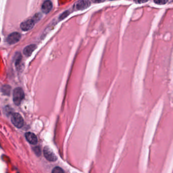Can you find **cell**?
<instances>
[{"label":"cell","instance_id":"6da1fadb","mask_svg":"<svg viewBox=\"0 0 173 173\" xmlns=\"http://www.w3.org/2000/svg\"><path fill=\"white\" fill-rule=\"evenodd\" d=\"M161 110L148 149L145 173H167L173 150V99L168 93Z\"/></svg>","mask_w":173,"mask_h":173},{"label":"cell","instance_id":"7a4b0ae2","mask_svg":"<svg viewBox=\"0 0 173 173\" xmlns=\"http://www.w3.org/2000/svg\"><path fill=\"white\" fill-rule=\"evenodd\" d=\"M149 119L139 110L134 116L124 138V148L117 165L119 172H142V157Z\"/></svg>","mask_w":173,"mask_h":173},{"label":"cell","instance_id":"3957f363","mask_svg":"<svg viewBox=\"0 0 173 173\" xmlns=\"http://www.w3.org/2000/svg\"><path fill=\"white\" fill-rule=\"evenodd\" d=\"M24 97V92L20 87H17L13 90V100L15 104L19 106Z\"/></svg>","mask_w":173,"mask_h":173},{"label":"cell","instance_id":"277c9868","mask_svg":"<svg viewBox=\"0 0 173 173\" xmlns=\"http://www.w3.org/2000/svg\"><path fill=\"white\" fill-rule=\"evenodd\" d=\"M11 121L14 126L17 128H21L24 124L23 117L19 113H14L11 116Z\"/></svg>","mask_w":173,"mask_h":173},{"label":"cell","instance_id":"5b68a950","mask_svg":"<svg viewBox=\"0 0 173 173\" xmlns=\"http://www.w3.org/2000/svg\"><path fill=\"white\" fill-rule=\"evenodd\" d=\"M44 156L47 160L49 162H55L57 159V157L52 149L48 147H45L43 150Z\"/></svg>","mask_w":173,"mask_h":173},{"label":"cell","instance_id":"8992f818","mask_svg":"<svg viewBox=\"0 0 173 173\" xmlns=\"http://www.w3.org/2000/svg\"><path fill=\"white\" fill-rule=\"evenodd\" d=\"M90 6V2L89 0H79L74 5V8L76 10H83Z\"/></svg>","mask_w":173,"mask_h":173},{"label":"cell","instance_id":"52a82bcc","mask_svg":"<svg viewBox=\"0 0 173 173\" xmlns=\"http://www.w3.org/2000/svg\"><path fill=\"white\" fill-rule=\"evenodd\" d=\"M21 39V35L19 33L14 32L10 34L7 38V42L10 45H13L14 44L19 42V40Z\"/></svg>","mask_w":173,"mask_h":173},{"label":"cell","instance_id":"ba28073f","mask_svg":"<svg viewBox=\"0 0 173 173\" xmlns=\"http://www.w3.org/2000/svg\"><path fill=\"white\" fill-rule=\"evenodd\" d=\"M35 22L33 19H29L24 21L20 24L21 30L24 31H28L32 29L34 27Z\"/></svg>","mask_w":173,"mask_h":173},{"label":"cell","instance_id":"9c48e42d","mask_svg":"<svg viewBox=\"0 0 173 173\" xmlns=\"http://www.w3.org/2000/svg\"><path fill=\"white\" fill-rule=\"evenodd\" d=\"M26 139L30 144L36 145L38 143V139L34 134L28 132L25 134Z\"/></svg>","mask_w":173,"mask_h":173},{"label":"cell","instance_id":"30bf717a","mask_svg":"<svg viewBox=\"0 0 173 173\" xmlns=\"http://www.w3.org/2000/svg\"><path fill=\"white\" fill-rule=\"evenodd\" d=\"M52 8V3L49 0H46L42 5V10L43 12L46 14L49 13Z\"/></svg>","mask_w":173,"mask_h":173},{"label":"cell","instance_id":"8fae6325","mask_svg":"<svg viewBox=\"0 0 173 173\" xmlns=\"http://www.w3.org/2000/svg\"><path fill=\"white\" fill-rule=\"evenodd\" d=\"M37 48L36 45L35 44H31L26 46L24 49V54L26 56H30L32 53L34 52V50Z\"/></svg>","mask_w":173,"mask_h":173},{"label":"cell","instance_id":"7c38bea8","mask_svg":"<svg viewBox=\"0 0 173 173\" xmlns=\"http://www.w3.org/2000/svg\"><path fill=\"white\" fill-rule=\"evenodd\" d=\"M14 59L15 63L16 66L18 67V66H19L20 64L21 63V59H22V56H21V54L19 52L16 53V54L15 55Z\"/></svg>","mask_w":173,"mask_h":173},{"label":"cell","instance_id":"4fadbf2b","mask_svg":"<svg viewBox=\"0 0 173 173\" xmlns=\"http://www.w3.org/2000/svg\"><path fill=\"white\" fill-rule=\"evenodd\" d=\"M11 90V87L8 85H3L2 87V92L5 95H9Z\"/></svg>","mask_w":173,"mask_h":173},{"label":"cell","instance_id":"5bb4252c","mask_svg":"<svg viewBox=\"0 0 173 173\" xmlns=\"http://www.w3.org/2000/svg\"><path fill=\"white\" fill-rule=\"evenodd\" d=\"M168 0H154L155 3L158 5H164L167 3Z\"/></svg>","mask_w":173,"mask_h":173},{"label":"cell","instance_id":"9a60e30c","mask_svg":"<svg viewBox=\"0 0 173 173\" xmlns=\"http://www.w3.org/2000/svg\"><path fill=\"white\" fill-rule=\"evenodd\" d=\"M69 14H70V12H69L68 10L64 12L61 15V16H59V20H61L64 19L65 18L67 17L69 15Z\"/></svg>","mask_w":173,"mask_h":173},{"label":"cell","instance_id":"2e32d148","mask_svg":"<svg viewBox=\"0 0 173 173\" xmlns=\"http://www.w3.org/2000/svg\"><path fill=\"white\" fill-rule=\"evenodd\" d=\"M52 173H64V171L62 168H59V167H55V168H53L52 171Z\"/></svg>","mask_w":173,"mask_h":173},{"label":"cell","instance_id":"e0dca14e","mask_svg":"<svg viewBox=\"0 0 173 173\" xmlns=\"http://www.w3.org/2000/svg\"><path fill=\"white\" fill-rule=\"evenodd\" d=\"M41 14H40V13H37L33 17V20H34L35 22H36V21H38L41 19Z\"/></svg>","mask_w":173,"mask_h":173},{"label":"cell","instance_id":"ac0fdd59","mask_svg":"<svg viewBox=\"0 0 173 173\" xmlns=\"http://www.w3.org/2000/svg\"><path fill=\"white\" fill-rule=\"evenodd\" d=\"M34 152H35L36 154H37V156H40L41 154V150H40V148L39 147H35L34 148Z\"/></svg>","mask_w":173,"mask_h":173},{"label":"cell","instance_id":"d6986e66","mask_svg":"<svg viewBox=\"0 0 173 173\" xmlns=\"http://www.w3.org/2000/svg\"><path fill=\"white\" fill-rule=\"evenodd\" d=\"M149 0H134V1L137 4L145 3L147 2Z\"/></svg>","mask_w":173,"mask_h":173},{"label":"cell","instance_id":"ffe728a7","mask_svg":"<svg viewBox=\"0 0 173 173\" xmlns=\"http://www.w3.org/2000/svg\"><path fill=\"white\" fill-rule=\"evenodd\" d=\"M105 0H93L94 3H102L104 2Z\"/></svg>","mask_w":173,"mask_h":173}]
</instances>
